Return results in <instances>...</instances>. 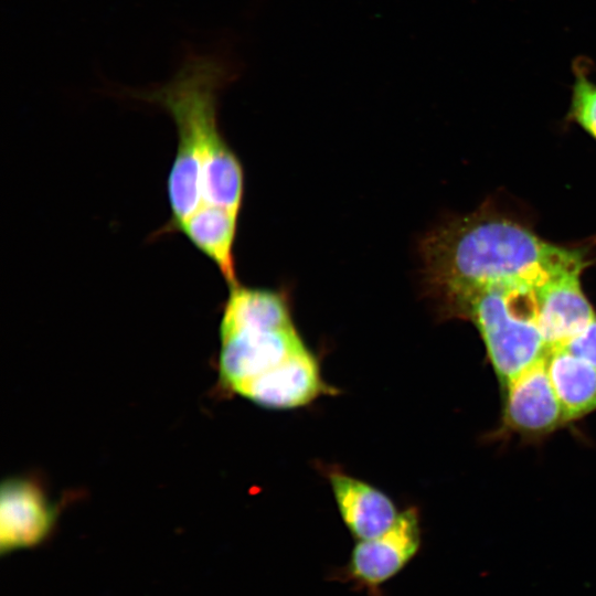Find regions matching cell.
Returning a JSON list of instances; mask_svg holds the SVG:
<instances>
[{"instance_id": "5", "label": "cell", "mask_w": 596, "mask_h": 596, "mask_svg": "<svg viewBox=\"0 0 596 596\" xmlns=\"http://www.w3.org/2000/svg\"><path fill=\"white\" fill-rule=\"evenodd\" d=\"M422 543L419 513L416 508L400 512L383 533L356 541L345 565L333 576L369 596H382V587L415 557Z\"/></svg>"}, {"instance_id": "11", "label": "cell", "mask_w": 596, "mask_h": 596, "mask_svg": "<svg viewBox=\"0 0 596 596\" xmlns=\"http://www.w3.org/2000/svg\"><path fill=\"white\" fill-rule=\"evenodd\" d=\"M238 213L216 205H202L175 232H181L219 268L230 287L238 285L233 254Z\"/></svg>"}, {"instance_id": "14", "label": "cell", "mask_w": 596, "mask_h": 596, "mask_svg": "<svg viewBox=\"0 0 596 596\" xmlns=\"http://www.w3.org/2000/svg\"><path fill=\"white\" fill-rule=\"evenodd\" d=\"M561 349L596 366V317Z\"/></svg>"}, {"instance_id": "9", "label": "cell", "mask_w": 596, "mask_h": 596, "mask_svg": "<svg viewBox=\"0 0 596 596\" xmlns=\"http://www.w3.org/2000/svg\"><path fill=\"white\" fill-rule=\"evenodd\" d=\"M56 511L43 489L25 478H10L0 492L1 553L36 545L52 530Z\"/></svg>"}, {"instance_id": "10", "label": "cell", "mask_w": 596, "mask_h": 596, "mask_svg": "<svg viewBox=\"0 0 596 596\" xmlns=\"http://www.w3.org/2000/svg\"><path fill=\"white\" fill-rule=\"evenodd\" d=\"M328 478L342 521L356 541L374 538L395 522L400 512L380 489L339 470Z\"/></svg>"}, {"instance_id": "7", "label": "cell", "mask_w": 596, "mask_h": 596, "mask_svg": "<svg viewBox=\"0 0 596 596\" xmlns=\"http://www.w3.org/2000/svg\"><path fill=\"white\" fill-rule=\"evenodd\" d=\"M502 394L498 435L539 440L568 424L547 373L545 356L518 374Z\"/></svg>"}, {"instance_id": "13", "label": "cell", "mask_w": 596, "mask_h": 596, "mask_svg": "<svg viewBox=\"0 0 596 596\" xmlns=\"http://www.w3.org/2000/svg\"><path fill=\"white\" fill-rule=\"evenodd\" d=\"M592 62L585 56L573 61L574 82L566 124L574 123L596 140V83L589 78Z\"/></svg>"}, {"instance_id": "4", "label": "cell", "mask_w": 596, "mask_h": 596, "mask_svg": "<svg viewBox=\"0 0 596 596\" xmlns=\"http://www.w3.org/2000/svg\"><path fill=\"white\" fill-rule=\"evenodd\" d=\"M220 339V380L234 393L306 347L294 322L247 313H222Z\"/></svg>"}, {"instance_id": "6", "label": "cell", "mask_w": 596, "mask_h": 596, "mask_svg": "<svg viewBox=\"0 0 596 596\" xmlns=\"http://www.w3.org/2000/svg\"><path fill=\"white\" fill-rule=\"evenodd\" d=\"M590 263L588 251L583 247L539 285L538 323L547 351L561 348L596 317L582 286L583 272Z\"/></svg>"}, {"instance_id": "2", "label": "cell", "mask_w": 596, "mask_h": 596, "mask_svg": "<svg viewBox=\"0 0 596 596\" xmlns=\"http://www.w3.org/2000/svg\"><path fill=\"white\" fill-rule=\"evenodd\" d=\"M236 71L222 47L187 46L168 81L149 88L125 89L131 98L163 108L177 127V153L167 180L171 217L157 236L175 232L202 206V177L242 168L217 124L219 94Z\"/></svg>"}, {"instance_id": "3", "label": "cell", "mask_w": 596, "mask_h": 596, "mask_svg": "<svg viewBox=\"0 0 596 596\" xmlns=\"http://www.w3.org/2000/svg\"><path fill=\"white\" fill-rule=\"evenodd\" d=\"M567 258L526 275L489 284L471 295L457 317L478 330L501 391L547 349L538 323L541 280Z\"/></svg>"}, {"instance_id": "1", "label": "cell", "mask_w": 596, "mask_h": 596, "mask_svg": "<svg viewBox=\"0 0 596 596\" xmlns=\"http://www.w3.org/2000/svg\"><path fill=\"white\" fill-rule=\"evenodd\" d=\"M570 248L543 240L528 223L483 204L440 223L419 240L423 289L443 317L456 318L480 288L544 267Z\"/></svg>"}, {"instance_id": "12", "label": "cell", "mask_w": 596, "mask_h": 596, "mask_svg": "<svg viewBox=\"0 0 596 596\" xmlns=\"http://www.w3.org/2000/svg\"><path fill=\"white\" fill-rule=\"evenodd\" d=\"M545 363L568 424L596 411V366L561 348L547 351Z\"/></svg>"}, {"instance_id": "8", "label": "cell", "mask_w": 596, "mask_h": 596, "mask_svg": "<svg viewBox=\"0 0 596 596\" xmlns=\"http://www.w3.org/2000/svg\"><path fill=\"white\" fill-rule=\"evenodd\" d=\"M329 393H334L333 387L323 381L318 360L304 347L236 394L265 408L291 409Z\"/></svg>"}]
</instances>
